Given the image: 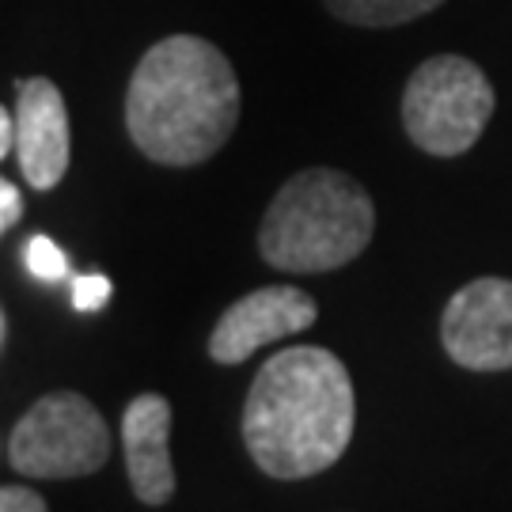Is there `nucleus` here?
<instances>
[{
	"mask_svg": "<svg viewBox=\"0 0 512 512\" xmlns=\"http://www.w3.org/2000/svg\"><path fill=\"white\" fill-rule=\"evenodd\" d=\"M8 152H16V114H8V110L0 107V160Z\"/></svg>",
	"mask_w": 512,
	"mask_h": 512,
	"instance_id": "15",
	"label": "nucleus"
},
{
	"mask_svg": "<svg viewBox=\"0 0 512 512\" xmlns=\"http://www.w3.org/2000/svg\"><path fill=\"white\" fill-rule=\"evenodd\" d=\"M0 334H4V319H0Z\"/></svg>",
	"mask_w": 512,
	"mask_h": 512,
	"instance_id": "16",
	"label": "nucleus"
},
{
	"mask_svg": "<svg viewBox=\"0 0 512 512\" xmlns=\"http://www.w3.org/2000/svg\"><path fill=\"white\" fill-rule=\"evenodd\" d=\"M327 12L353 27H399L437 12L444 0H323Z\"/></svg>",
	"mask_w": 512,
	"mask_h": 512,
	"instance_id": "10",
	"label": "nucleus"
},
{
	"mask_svg": "<svg viewBox=\"0 0 512 512\" xmlns=\"http://www.w3.org/2000/svg\"><path fill=\"white\" fill-rule=\"evenodd\" d=\"M23 262H27L31 277H38V281H61V277L69 274V258H65V251H61L50 236L27 239Z\"/></svg>",
	"mask_w": 512,
	"mask_h": 512,
	"instance_id": "11",
	"label": "nucleus"
},
{
	"mask_svg": "<svg viewBox=\"0 0 512 512\" xmlns=\"http://www.w3.org/2000/svg\"><path fill=\"white\" fill-rule=\"evenodd\" d=\"M16 156L23 179L35 190H54L73 156L69 110L61 88L46 76H31L16 88Z\"/></svg>",
	"mask_w": 512,
	"mask_h": 512,
	"instance_id": "8",
	"label": "nucleus"
},
{
	"mask_svg": "<svg viewBox=\"0 0 512 512\" xmlns=\"http://www.w3.org/2000/svg\"><path fill=\"white\" fill-rule=\"evenodd\" d=\"M236 126V69L213 42L167 35L137 61L126 92V129L152 164H205L232 141Z\"/></svg>",
	"mask_w": 512,
	"mask_h": 512,
	"instance_id": "2",
	"label": "nucleus"
},
{
	"mask_svg": "<svg viewBox=\"0 0 512 512\" xmlns=\"http://www.w3.org/2000/svg\"><path fill=\"white\" fill-rule=\"evenodd\" d=\"M110 293H114V285H110V277H103V274H84L73 281L76 311H99L110 300Z\"/></svg>",
	"mask_w": 512,
	"mask_h": 512,
	"instance_id": "12",
	"label": "nucleus"
},
{
	"mask_svg": "<svg viewBox=\"0 0 512 512\" xmlns=\"http://www.w3.org/2000/svg\"><path fill=\"white\" fill-rule=\"evenodd\" d=\"M8 459L27 478L95 475L110 459V429L84 395L54 391L16 421Z\"/></svg>",
	"mask_w": 512,
	"mask_h": 512,
	"instance_id": "5",
	"label": "nucleus"
},
{
	"mask_svg": "<svg viewBox=\"0 0 512 512\" xmlns=\"http://www.w3.org/2000/svg\"><path fill=\"white\" fill-rule=\"evenodd\" d=\"M319 319V304L296 285H266L239 296L209 334V357L217 365H243L270 342L293 338Z\"/></svg>",
	"mask_w": 512,
	"mask_h": 512,
	"instance_id": "7",
	"label": "nucleus"
},
{
	"mask_svg": "<svg viewBox=\"0 0 512 512\" xmlns=\"http://www.w3.org/2000/svg\"><path fill=\"white\" fill-rule=\"evenodd\" d=\"M497 95L490 76L459 54H437L410 73L403 92L406 137L437 156L456 160L478 145L494 118Z\"/></svg>",
	"mask_w": 512,
	"mask_h": 512,
	"instance_id": "4",
	"label": "nucleus"
},
{
	"mask_svg": "<svg viewBox=\"0 0 512 512\" xmlns=\"http://www.w3.org/2000/svg\"><path fill=\"white\" fill-rule=\"evenodd\" d=\"M357 395L346 365L323 346H293L258 368L243 403V444L262 475H323L346 456Z\"/></svg>",
	"mask_w": 512,
	"mask_h": 512,
	"instance_id": "1",
	"label": "nucleus"
},
{
	"mask_svg": "<svg viewBox=\"0 0 512 512\" xmlns=\"http://www.w3.org/2000/svg\"><path fill=\"white\" fill-rule=\"evenodd\" d=\"M376 205L346 171L308 167L274 194L258 228L262 258L285 274H330L365 255Z\"/></svg>",
	"mask_w": 512,
	"mask_h": 512,
	"instance_id": "3",
	"label": "nucleus"
},
{
	"mask_svg": "<svg viewBox=\"0 0 512 512\" xmlns=\"http://www.w3.org/2000/svg\"><path fill=\"white\" fill-rule=\"evenodd\" d=\"M19 217H23V194L8 179H0V236L19 224Z\"/></svg>",
	"mask_w": 512,
	"mask_h": 512,
	"instance_id": "14",
	"label": "nucleus"
},
{
	"mask_svg": "<svg viewBox=\"0 0 512 512\" xmlns=\"http://www.w3.org/2000/svg\"><path fill=\"white\" fill-rule=\"evenodd\" d=\"M122 448L137 501L167 505L175 497V463H171V403L164 395L145 391L126 406Z\"/></svg>",
	"mask_w": 512,
	"mask_h": 512,
	"instance_id": "9",
	"label": "nucleus"
},
{
	"mask_svg": "<svg viewBox=\"0 0 512 512\" xmlns=\"http://www.w3.org/2000/svg\"><path fill=\"white\" fill-rule=\"evenodd\" d=\"M440 346L467 372L512 368V281L475 277L440 315Z\"/></svg>",
	"mask_w": 512,
	"mask_h": 512,
	"instance_id": "6",
	"label": "nucleus"
},
{
	"mask_svg": "<svg viewBox=\"0 0 512 512\" xmlns=\"http://www.w3.org/2000/svg\"><path fill=\"white\" fill-rule=\"evenodd\" d=\"M0 512H50L42 494L27 486H0Z\"/></svg>",
	"mask_w": 512,
	"mask_h": 512,
	"instance_id": "13",
	"label": "nucleus"
}]
</instances>
